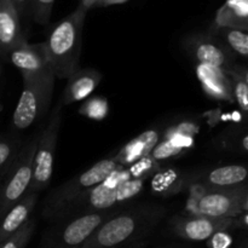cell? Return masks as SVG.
Masks as SVG:
<instances>
[{"label": "cell", "mask_w": 248, "mask_h": 248, "mask_svg": "<svg viewBox=\"0 0 248 248\" xmlns=\"http://www.w3.org/2000/svg\"><path fill=\"white\" fill-rule=\"evenodd\" d=\"M9 58L21 72L23 80L40 79L53 75L44 43L29 44L24 40L9 53Z\"/></svg>", "instance_id": "cell-12"}, {"label": "cell", "mask_w": 248, "mask_h": 248, "mask_svg": "<svg viewBox=\"0 0 248 248\" xmlns=\"http://www.w3.org/2000/svg\"><path fill=\"white\" fill-rule=\"evenodd\" d=\"M248 189L246 184L232 188H210L194 202L198 216L212 218H236L246 212Z\"/></svg>", "instance_id": "cell-9"}, {"label": "cell", "mask_w": 248, "mask_h": 248, "mask_svg": "<svg viewBox=\"0 0 248 248\" xmlns=\"http://www.w3.org/2000/svg\"><path fill=\"white\" fill-rule=\"evenodd\" d=\"M55 87V77L23 80V90L12 116V125L23 131L44 118L51 104Z\"/></svg>", "instance_id": "cell-7"}, {"label": "cell", "mask_w": 248, "mask_h": 248, "mask_svg": "<svg viewBox=\"0 0 248 248\" xmlns=\"http://www.w3.org/2000/svg\"><path fill=\"white\" fill-rule=\"evenodd\" d=\"M248 171L244 165H228L208 172L205 184L210 188H232L245 184Z\"/></svg>", "instance_id": "cell-18"}, {"label": "cell", "mask_w": 248, "mask_h": 248, "mask_svg": "<svg viewBox=\"0 0 248 248\" xmlns=\"http://www.w3.org/2000/svg\"><path fill=\"white\" fill-rule=\"evenodd\" d=\"M55 1L56 0H31L29 12L31 14V18L41 26L47 24L50 22Z\"/></svg>", "instance_id": "cell-24"}, {"label": "cell", "mask_w": 248, "mask_h": 248, "mask_svg": "<svg viewBox=\"0 0 248 248\" xmlns=\"http://www.w3.org/2000/svg\"><path fill=\"white\" fill-rule=\"evenodd\" d=\"M115 157H108L96 162L86 171L77 174L50 193L45 201L43 215L48 220H57L65 206L89 189L103 183L116 169H119Z\"/></svg>", "instance_id": "cell-4"}, {"label": "cell", "mask_w": 248, "mask_h": 248, "mask_svg": "<svg viewBox=\"0 0 248 248\" xmlns=\"http://www.w3.org/2000/svg\"><path fill=\"white\" fill-rule=\"evenodd\" d=\"M12 4L16 7L19 17L24 16L29 12V6H31V0H11Z\"/></svg>", "instance_id": "cell-28"}, {"label": "cell", "mask_w": 248, "mask_h": 248, "mask_svg": "<svg viewBox=\"0 0 248 248\" xmlns=\"http://www.w3.org/2000/svg\"><path fill=\"white\" fill-rule=\"evenodd\" d=\"M229 77H232V96L236 103L239 104L240 109L244 111V114H247L248 111V84H247V72L245 68L237 67L234 68L227 73Z\"/></svg>", "instance_id": "cell-21"}, {"label": "cell", "mask_w": 248, "mask_h": 248, "mask_svg": "<svg viewBox=\"0 0 248 248\" xmlns=\"http://www.w3.org/2000/svg\"><path fill=\"white\" fill-rule=\"evenodd\" d=\"M108 248H140V241L138 242H128V244L120 245V246H114Z\"/></svg>", "instance_id": "cell-29"}, {"label": "cell", "mask_w": 248, "mask_h": 248, "mask_svg": "<svg viewBox=\"0 0 248 248\" xmlns=\"http://www.w3.org/2000/svg\"><path fill=\"white\" fill-rule=\"evenodd\" d=\"M89 10L81 4L58 22L44 43L48 63L55 78L68 79L79 69L82 31Z\"/></svg>", "instance_id": "cell-2"}, {"label": "cell", "mask_w": 248, "mask_h": 248, "mask_svg": "<svg viewBox=\"0 0 248 248\" xmlns=\"http://www.w3.org/2000/svg\"><path fill=\"white\" fill-rule=\"evenodd\" d=\"M212 34L219 38L235 55H240L242 57L248 56L247 31L232 27H217Z\"/></svg>", "instance_id": "cell-20"}, {"label": "cell", "mask_w": 248, "mask_h": 248, "mask_svg": "<svg viewBox=\"0 0 248 248\" xmlns=\"http://www.w3.org/2000/svg\"><path fill=\"white\" fill-rule=\"evenodd\" d=\"M143 188V179L131 178L127 169L123 167L121 172L116 169L103 183L89 189L68 203L58 219L77 213L115 210L116 205L132 200L138 194H140Z\"/></svg>", "instance_id": "cell-3"}, {"label": "cell", "mask_w": 248, "mask_h": 248, "mask_svg": "<svg viewBox=\"0 0 248 248\" xmlns=\"http://www.w3.org/2000/svg\"><path fill=\"white\" fill-rule=\"evenodd\" d=\"M165 213L166 210L164 207L152 205L119 210L80 248H108L140 241L145 235L152 232Z\"/></svg>", "instance_id": "cell-1"}, {"label": "cell", "mask_w": 248, "mask_h": 248, "mask_svg": "<svg viewBox=\"0 0 248 248\" xmlns=\"http://www.w3.org/2000/svg\"><path fill=\"white\" fill-rule=\"evenodd\" d=\"M61 124H62V103H58L51 111L46 125L39 133L35 156H34L33 176L27 193L38 194L50 183Z\"/></svg>", "instance_id": "cell-8"}, {"label": "cell", "mask_w": 248, "mask_h": 248, "mask_svg": "<svg viewBox=\"0 0 248 248\" xmlns=\"http://www.w3.org/2000/svg\"><path fill=\"white\" fill-rule=\"evenodd\" d=\"M160 140V132L157 130H148L140 133L136 138L121 148L115 155V160L120 167L131 166L143 157L148 156L154 150Z\"/></svg>", "instance_id": "cell-15"}, {"label": "cell", "mask_w": 248, "mask_h": 248, "mask_svg": "<svg viewBox=\"0 0 248 248\" xmlns=\"http://www.w3.org/2000/svg\"><path fill=\"white\" fill-rule=\"evenodd\" d=\"M38 201V194L27 193L12 206L0 220V244L17 232L31 218Z\"/></svg>", "instance_id": "cell-16"}, {"label": "cell", "mask_w": 248, "mask_h": 248, "mask_svg": "<svg viewBox=\"0 0 248 248\" xmlns=\"http://www.w3.org/2000/svg\"><path fill=\"white\" fill-rule=\"evenodd\" d=\"M118 211L115 208L99 212L77 213L56 220L55 227L44 236L41 248H80Z\"/></svg>", "instance_id": "cell-5"}, {"label": "cell", "mask_w": 248, "mask_h": 248, "mask_svg": "<svg viewBox=\"0 0 248 248\" xmlns=\"http://www.w3.org/2000/svg\"><path fill=\"white\" fill-rule=\"evenodd\" d=\"M247 0H227L217 15V27H232L247 31Z\"/></svg>", "instance_id": "cell-19"}, {"label": "cell", "mask_w": 248, "mask_h": 248, "mask_svg": "<svg viewBox=\"0 0 248 248\" xmlns=\"http://www.w3.org/2000/svg\"><path fill=\"white\" fill-rule=\"evenodd\" d=\"M23 143L16 136L0 137V182L11 167Z\"/></svg>", "instance_id": "cell-22"}, {"label": "cell", "mask_w": 248, "mask_h": 248, "mask_svg": "<svg viewBox=\"0 0 248 248\" xmlns=\"http://www.w3.org/2000/svg\"><path fill=\"white\" fill-rule=\"evenodd\" d=\"M208 240V248H229L232 246V236L227 232H217Z\"/></svg>", "instance_id": "cell-27"}, {"label": "cell", "mask_w": 248, "mask_h": 248, "mask_svg": "<svg viewBox=\"0 0 248 248\" xmlns=\"http://www.w3.org/2000/svg\"><path fill=\"white\" fill-rule=\"evenodd\" d=\"M36 229V219L31 217L15 234L0 244V248H26Z\"/></svg>", "instance_id": "cell-23"}, {"label": "cell", "mask_w": 248, "mask_h": 248, "mask_svg": "<svg viewBox=\"0 0 248 248\" xmlns=\"http://www.w3.org/2000/svg\"><path fill=\"white\" fill-rule=\"evenodd\" d=\"M125 0H101L98 2V5H109V4H119V2H123Z\"/></svg>", "instance_id": "cell-31"}, {"label": "cell", "mask_w": 248, "mask_h": 248, "mask_svg": "<svg viewBox=\"0 0 248 248\" xmlns=\"http://www.w3.org/2000/svg\"><path fill=\"white\" fill-rule=\"evenodd\" d=\"M190 145V140H186V142H179V140H169L167 142L162 143V144L156 145L154 148V155L153 159H167L170 156H174L183 152L184 148H188Z\"/></svg>", "instance_id": "cell-25"}, {"label": "cell", "mask_w": 248, "mask_h": 248, "mask_svg": "<svg viewBox=\"0 0 248 248\" xmlns=\"http://www.w3.org/2000/svg\"><path fill=\"white\" fill-rule=\"evenodd\" d=\"M186 52L199 63L229 72L235 67L236 55L213 34H191L183 41Z\"/></svg>", "instance_id": "cell-10"}, {"label": "cell", "mask_w": 248, "mask_h": 248, "mask_svg": "<svg viewBox=\"0 0 248 248\" xmlns=\"http://www.w3.org/2000/svg\"><path fill=\"white\" fill-rule=\"evenodd\" d=\"M99 1H101V0H81V2H80V4L89 10L90 7L93 6V5H97Z\"/></svg>", "instance_id": "cell-30"}, {"label": "cell", "mask_w": 248, "mask_h": 248, "mask_svg": "<svg viewBox=\"0 0 248 248\" xmlns=\"http://www.w3.org/2000/svg\"><path fill=\"white\" fill-rule=\"evenodd\" d=\"M19 18L11 0H0V56H9L17 45L27 40Z\"/></svg>", "instance_id": "cell-13"}, {"label": "cell", "mask_w": 248, "mask_h": 248, "mask_svg": "<svg viewBox=\"0 0 248 248\" xmlns=\"http://www.w3.org/2000/svg\"><path fill=\"white\" fill-rule=\"evenodd\" d=\"M240 220L236 218H212L206 216L181 217L176 216L170 222L172 232L188 241H205L219 232L240 228Z\"/></svg>", "instance_id": "cell-11"}, {"label": "cell", "mask_w": 248, "mask_h": 248, "mask_svg": "<svg viewBox=\"0 0 248 248\" xmlns=\"http://www.w3.org/2000/svg\"><path fill=\"white\" fill-rule=\"evenodd\" d=\"M80 113L84 114L85 116H89V118L91 119L101 120V119L106 118L107 113H108V103H107L106 99L99 98V97H94V98L89 99V101L81 107Z\"/></svg>", "instance_id": "cell-26"}, {"label": "cell", "mask_w": 248, "mask_h": 248, "mask_svg": "<svg viewBox=\"0 0 248 248\" xmlns=\"http://www.w3.org/2000/svg\"><path fill=\"white\" fill-rule=\"evenodd\" d=\"M198 75L202 82L203 89L210 96L224 101L234 99L232 81L224 70L210 65L198 64Z\"/></svg>", "instance_id": "cell-17"}, {"label": "cell", "mask_w": 248, "mask_h": 248, "mask_svg": "<svg viewBox=\"0 0 248 248\" xmlns=\"http://www.w3.org/2000/svg\"><path fill=\"white\" fill-rule=\"evenodd\" d=\"M39 133L31 138L27 143H23L18 155L0 186V220L7 213V211L16 205L28 191L33 176L34 156H35L36 144Z\"/></svg>", "instance_id": "cell-6"}, {"label": "cell", "mask_w": 248, "mask_h": 248, "mask_svg": "<svg viewBox=\"0 0 248 248\" xmlns=\"http://www.w3.org/2000/svg\"><path fill=\"white\" fill-rule=\"evenodd\" d=\"M101 80L102 74L96 69H78L68 78L67 86L63 92L62 103H64V106H69L87 98L90 94L93 93Z\"/></svg>", "instance_id": "cell-14"}]
</instances>
